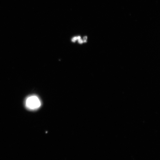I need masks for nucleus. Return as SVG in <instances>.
<instances>
[{
	"label": "nucleus",
	"mask_w": 160,
	"mask_h": 160,
	"mask_svg": "<svg viewBox=\"0 0 160 160\" xmlns=\"http://www.w3.org/2000/svg\"><path fill=\"white\" fill-rule=\"evenodd\" d=\"M25 104L27 109L33 111L38 109L41 107V102L37 96L32 95L26 99Z\"/></svg>",
	"instance_id": "nucleus-1"
},
{
	"label": "nucleus",
	"mask_w": 160,
	"mask_h": 160,
	"mask_svg": "<svg viewBox=\"0 0 160 160\" xmlns=\"http://www.w3.org/2000/svg\"><path fill=\"white\" fill-rule=\"evenodd\" d=\"M79 42L80 43H82L83 42V41L81 39H80L79 40Z\"/></svg>",
	"instance_id": "nucleus-2"
}]
</instances>
